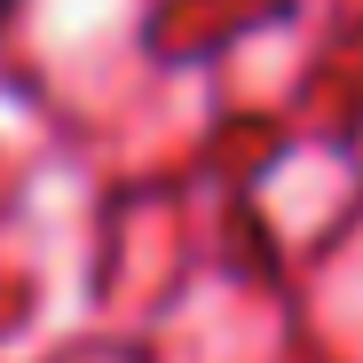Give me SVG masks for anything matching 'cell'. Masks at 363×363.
<instances>
[{
	"label": "cell",
	"mask_w": 363,
	"mask_h": 363,
	"mask_svg": "<svg viewBox=\"0 0 363 363\" xmlns=\"http://www.w3.org/2000/svg\"><path fill=\"white\" fill-rule=\"evenodd\" d=\"M16 9H24V0H0V24H16Z\"/></svg>",
	"instance_id": "cell-1"
}]
</instances>
